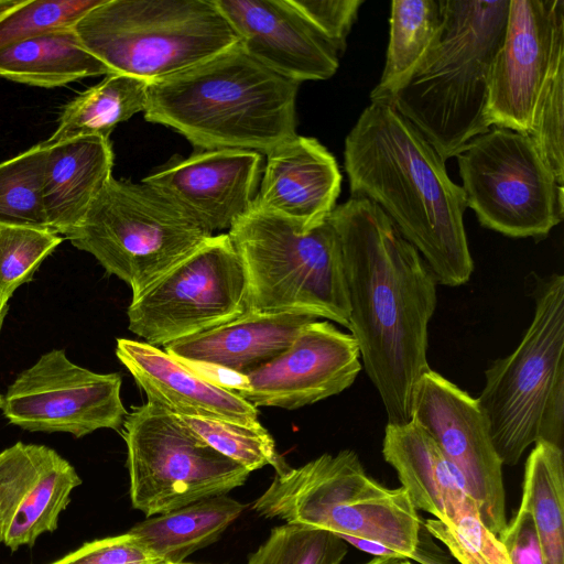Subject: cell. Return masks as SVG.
<instances>
[{
  "label": "cell",
  "instance_id": "cell-1",
  "mask_svg": "<svg viewBox=\"0 0 564 564\" xmlns=\"http://www.w3.org/2000/svg\"><path fill=\"white\" fill-rule=\"evenodd\" d=\"M339 236L348 329L388 423L411 421L412 397L430 369L427 329L436 307L432 271L373 202L351 196L329 215Z\"/></svg>",
  "mask_w": 564,
  "mask_h": 564
},
{
  "label": "cell",
  "instance_id": "cell-2",
  "mask_svg": "<svg viewBox=\"0 0 564 564\" xmlns=\"http://www.w3.org/2000/svg\"><path fill=\"white\" fill-rule=\"evenodd\" d=\"M351 196L373 202L419 251L438 284L458 286L474 270L462 186L425 137L393 107L370 104L345 139Z\"/></svg>",
  "mask_w": 564,
  "mask_h": 564
},
{
  "label": "cell",
  "instance_id": "cell-3",
  "mask_svg": "<svg viewBox=\"0 0 564 564\" xmlns=\"http://www.w3.org/2000/svg\"><path fill=\"white\" fill-rule=\"evenodd\" d=\"M300 84L251 57L240 42L150 82L144 119L174 129L196 149L268 154L296 134Z\"/></svg>",
  "mask_w": 564,
  "mask_h": 564
},
{
  "label": "cell",
  "instance_id": "cell-4",
  "mask_svg": "<svg viewBox=\"0 0 564 564\" xmlns=\"http://www.w3.org/2000/svg\"><path fill=\"white\" fill-rule=\"evenodd\" d=\"M510 0H440L438 33L392 104L446 161L490 129L487 106L492 63Z\"/></svg>",
  "mask_w": 564,
  "mask_h": 564
},
{
  "label": "cell",
  "instance_id": "cell-5",
  "mask_svg": "<svg viewBox=\"0 0 564 564\" xmlns=\"http://www.w3.org/2000/svg\"><path fill=\"white\" fill-rule=\"evenodd\" d=\"M532 322L517 348L486 370L476 399L503 465H516L540 442L563 448L564 276L553 273L534 288Z\"/></svg>",
  "mask_w": 564,
  "mask_h": 564
},
{
  "label": "cell",
  "instance_id": "cell-6",
  "mask_svg": "<svg viewBox=\"0 0 564 564\" xmlns=\"http://www.w3.org/2000/svg\"><path fill=\"white\" fill-rule=\"evenodd\" d=\"M252 509L264 518L373 541L404 560L421 544L422 522L406 491L375 480L349 449L276 474Z\"/></svg>",
  "mask_w": 564,
  "mask_h": 564
},
{
  "label": "cell",
  "instance_id": "cell-7",
  "mask_svg": "<svg viewBox=\"0 0 564 564\" xmlns=\"http://www.w3.org/2000/svg\"><path fill=\"white\" fill-rule=\"evenodd\" d=\"M228 235L245 269L249 312L299 313L348 327L341 245L329 218L304 228L252 203Z\"/></svg>",
  "mask_w": 564,
  "mask_h": 564
},
{
  "label": "cell",
  "instance_id": "cell-8",
  "mask_svg": "<svg viewBox=\"0 0 564 564\" xmlns=\"http://www.w3.org/2000/svg\"><path fill=\"white\" fill-rule=\"evenodd\" d=\"M74 30L111 73L148 83L239 42L214 0H102Z\"/></svg>",
  "mask_w": 564,
  "mask_h": 564
},
{
  "label": "cell",
  "instance_id": "cell-9",
  "mask_svg": "<svg viewBox=\"0 0 564 564\" xmlns=\"http://www.w3.org/2000/svg\"><path fill=\"white\" fill-rule=\"evenodd\" d=\"M210 236L158 188L112 176L65 238L127 283L134 296Z\"/></svg>",
  "mask_w": 564,
  "mask_h": 564
},
{
  "label": "cell",
  "instance_id": "cell-10",
  "mask_svg": "<svg viewBox=\"0 0 564 564\" xmlns=\"http://www.w3.org/2000/svg\"><path fill=\"white\" fill-rule=\"evenodd\" d=\"M121 434L131 505L147 518L227 495L250 474L195 435L177 415L149 401L127 414Z\"/></svg>",
  "mask_w": 564,
  "mask_h": 564
},
{
  "label": "cell",
  "instance_id": "cell-11",
  "mask_svg": "<svg viewBox=\"0 0 564 564\" xmlns=\"http://www.w3.org/2000/svg\"><path fill=\"white\" fill-rule=\"evenodd\" d=\"M455 158L467 207L484 227L542 239L563 220V185L528 134L494 127Z\"/></svg>",
  "mask_w": 564,
  "mask_h": 564
},
{
  "label": "cell",
  "instance_id": "cell-12",
  "mask_svg": "<svg viewBox=\"0 0 564 564\" xmlns=\"http://www.w3.org/2000/svg\"><path fill=\"white\" fill-rule=\"evenodd\" d=\"M248 311L247 279L228 234L213 235L139 294L129 330L153 346L228 323Z\"/></svg>",
  "mask_w": 564,
  "mask_h": 564
},
{
  "label": "cell",
  "instance_id": "cell-13",
  "mask_svg": "<svg viewBox=\"0 0 564 564\" xmlns=\"http://www.w3.org/2000/svg\"><path fill=\"white\" fill-rule=\"evenodd\" d=\"M118 373H98L52 349L18 375L3 394L8 421L30 432L83 437L100 429L119 431L128 414Z\"/></svg>",
  "mask_w": 564,
  "mask_h": 564
},
{
  "label": "cell",
  "instance_id": "cell-14",
  "mask_svg": "<svg viewBox=\"0 0 564 564\" xmlns=\"http://www.w3.org/2000/svg\"><path fill=\"white\" fill-rule=\"evenodd\" d=\"M411 421L432 436L460 474L481 522L499 538L508 523L503 464L477 400L430 368L415 384Z\"/></svg>",
  "mask_w": 564,
  "mask_h": 564
},
{
  "label": "cell",
  "instance_id": "cell-15",
  "mask_svg": "<svg viewBox=\"0 0 564 564\" xmlns=\"http://www.w3.org/2000/svg\"><path fill=\"white\" fill-rule=\"evenodd\" d=\"M564 63V0H510L492 63L487 122L529 134L538 101Z\"/></svg>",
  "mask_w": 564,
  "mask_h": 564
},
{
  "label": "cell",
  "instance_id": "cell-16",
  "mask_svg": "<svg viewBox=\"0 0 564 564\" xmlns=\"http://www.w3.org/2000/svg\"><path fill=\"white\" fill-rule=\"evenodd\" d=\"M361 368L355 338L315 319L283 352L245 375V388L235 393L256 408L295 410L343 392Z\"/></svg>",
  "mask_w": 564,
  "mask_h": 564
},
{
  "label": "cell",
  "instance_id": "cell-17",
  "mask_svg": "<svg viewBox=\"0 0 564 564\" xmlns=\"http://www.w3.org/2000/svg\"><path fill=\"white\" fill-rule=\"evenodd\" d=\"M262 156L240 149L172 156L142 182L158 188L210 234L228 229L252 206Z\"/></svg>",
  "mask_w": 564,
  "mask_h": 564
},
{
  "label": "cell",
  "instance_id": "cell-18",
  "mask_svg": "<svg viewBox=\"0 0 564 564\" xmlns=\"http://www.w3.org/2000/svg\"><path fill=\"white\" fill-rule=\"evenodd\" d=\"M240 44L256 61L301 83L330 78L339 66L334 46L290 0H214Z\"/></svg>",
  "mask_w": 564,
  "mask_h": 564
},
{
  "label": "cell",
  "instance_id": "cell-19",
  "mask_svg": "<svg viewBox=\"0 0 564 564\" xmlns=\"http://www.w3.org/2000/svg\"><path fill=\"white\" fill-rule=\"evenodd\" d=\"M82 480L57 452L18 442L0 453V542L32 546L57 528L59 513Z\"/></svg>",
  "mask_w": 564,
  "mask_h": 564
},
{
  "label": "cell",
  "instance_id": "cell-20",
  "mask_svg": "<svg viewBox=\"0 0 564 564\" xmlns=\"http://www.w3.org/2000/svg\"><path fill=\"white\" fill-rule=\"evenodd\" d=\"M116 355L148 401L177 416L223 420L262 427L257 408L223 388L165 350L144 341L118 338Z\"/></svg>",
  "mask_w": 564,
  "mask_h": 564
},
{
  "label": "cell",
  "instance_id": "cell-21",
  "mask_svg": "<svg viewBox=\"0 0 564 564\" xmlns=\"http://www.w3.org/2000/svg\"><path fill=\"white\" fill-rule=\"evenodd\" d=\"M340 185L335 156L317 139L295 134L267 154L253 204L312 228L329 217Z\"/></svg>",
  "mask_w": 564,
  "mask_h": 564
},
{
  "label": "cell",
  "instance_id": "cell-22",
  "mask_svg": "<svg viewBox=\"0 0 564 564\" xmlns=\"http://www.w3.org/2000/svg\"><path fill=\"white\" fill-rule=\"evenodd\" d=\"M382 455L416 510L448 523L478 512L460 474L432 436L413 421L386 425Z\"/></svg>",
  "mask_w": 564,
  "mask_h": 564
},
{
  "label": "cell",
  "instance_id": "cell-23",
  "mask_svg": "<svg viewBox=\"0 0 564 564\" xmlns=\"http://www.w3.org/2000/svg\"><path fill=\"white\" fill-rule=\"evenodd\" d=\"M299 313L246 312L208 330L175 340L164 350L177 360L247 375L283 352L307 323Z\"/></svg>",
  "mask_w": 564,
  "mask_h": 564
},
{
  "label": "cell",
  "instance_id": "cell-24",
  "mask_svg": "<svg viewBox=\"0 0 564 564\" xmlns=\"http://www.w3.org/2000/svg\"><path fill=\"white\" fill-rule=\"evenodd\" d=\"M44 148L42 196L48 228L65 236L112 177V147L108 138L86 135Z\"/></svg>",
  "mask_w": 564,
  "mask_h": 564
},
{
  "label": "cell",
  "instance_id": "cell-25",
  "mask_svg": "<svg viewBox=\"0 0 564 564\" xmlns=\"http://www.w3.org/2000/svg\"><path fill=\"white\" fill-rule=\"evenodd\" d=\"M110 69L83 45L74 28L52 31L0 50V76L53 88Z\"/></svg>",
  "mask_w": 564,
  "mask_h": 564
},
{
  "label": "cell",
  "instance_id": "cell-26",
  "mask_svg": "<svg viewBox=\"0 0 564 564\" xmlns=\"http://www.w3.org/2000/svg\"><path fill=\"white\" fill-rule=\"evenodd\" d=\"M245 508L238 500L221 495L150 517L129 531L164 563H180L216 542Z\"/></svg>",
  "mask_w": 564,
  "mask_h": 564
},
{
  "label": "cell",
  "instance_id": "cell-27",
  "mask_svg": "<svg viewBox=\"0 0 564 564\" xmlns=\"http://www.w3.org/2000/svg\"><path fill=\"white\" fill-rule=\"evenodd\" d=\"M148 85L126 74L106 75L64 106L55 132L42 144L48 147L86 135L109 139L118 123L144 111Z\"/></svg>",
  "mask_w": 564,
  "mask_h": 564
},
{
  "label": "cell",
  "instance_id": "cell-28",
  "mask_svg": "<svg viewBox=\"0 0 564 564\" xmlns=\"http://www.w3.org/2000/svg\"><path fill=\"white\" fill-rule=\"evenodd\" d=\"M440 0L391 2L386 63L371 104L391 105L430 51L441 25Z\"/></svg>",
  "mask_w": 564,
  "mask_h": 564
},
{
  "label": "cell",
  "instance_id": "cell-29",
  "mask_svg": "<svg viewBox=\"0 0 564 564\" xmlns=\"http://www.w3.org/2000/svg\"><path fill=\"white\" fill-rule=\"evenodd\" d=\"M520 507L530 512L545 564H564L563 448L536 443L525 462Z\"/></svg>",
  "mask_w": 564,
  "mask_h": 564
},
{
  "label": "cell",
  "instance_id": "cell-30",
  "mask_svg": "<svg viewBox=\"0 0 564 564\" xmlns=\"http://www.w3.org/2000/svg\"><path fill=\"white\" fill-rule=\"evenodd\" d=\"M42 143L0 163V224L48 228L42 186Z\"/></svg>",
  "mask_w": 564,
  "mask_h": 564
},
{
  "label": "cell",
  "instance_id": "cell-31",
  "mask_svg": "<svg viewBox=\"0 0 564 564\" xmlns=\"http://www.w3.org/2000/svg\"><path fill=\"white\" fill-rule=\"evenodd\" d=\"M200 440L224 456L245 467L249 473L267 465L276 474L290 466L278 453L270 433L262 427H250L223 420L178 416Z\"/></svg>",
  "mask_w": 564,
  "mask_h": 564
},
{
  "label": "cell",
  "instance_id": "cell-32",
  "mask_svg": "<svg viewBox=\"0 0 564 564\" xmlns=\"http://www.w3.org/2000/svg\"><path fill=\"white\" fill-rule=\"evenodd\" d=\"M348 544L337 534L285 523L271 530L248 564H341Z\"/></svg>",
  "mask_w": 564,
  "mask_h": 564
},
{
  "label": "cell",
  "instance_id": "cell-33",
  "mask_svg": "<svg viewBox=\"0 0 564 564\" xmlns=\"http://www.w3.org/2000/svg\"><path fill=\"white\" fill-rule=\"evenodd\" d=\"M63 240L51 229L0 224V308Z\"/></svg>",
  "mask_w": 564,
  "mask_h": 564
},
{
  "label": "cell",
  "instance_id": "cell-34",
  "mask_svg": "<svg viewBox=\"0 0 564 564\" xmlns=\"http://www.w3.org/2000/svg\"><path fill=\"white\" fill-rule=\"evenodd\" d=\"M102 0H17L0 11V50L32 37L74 28Z\"/></svg>",
  "mask_w": 564,
  "mask_h": 564
},
{
  "label": "cell",
  "instance_id": "cell-35",
  "mask_svg": "<svg viewBox=\"0 0 564 564\" xmlns=\"http://www.w3.org/2000/svg\"><path fill=\"white\" fill-rule=\"evenodd\" d=\"M423 527L460 564H511L503 544L481 522L478 512L466 513L455 523L430 518Z\"/></svg>",
  "mask_w": 564,
  "mask_h": 564
},
{
  "label": "cell",
  "instance_id": "cell-36",
  "mask_svg": "<svg viewBox=\"0 0 564 564\" xmlns=\"http://www.w3.org/2000/svg\"><path fill=\"white\" fill-rule=\"evenodd\" d=\"M528 135L558 183L564 185V63L546 82Z\"/></svg>",
  "mask_w": 564,
  "mask_h": 564
},
{
  "label": "cell",
  "instance_id": "cell-37",
  "mask_svg": "<svg viewBox=\"0 0 564 564\" xmlns=\"http://www.w3.org/2000/svg\"><path fill=\"white\" fill-rule=\"evenodd\" d=\"M51 564H165L139 536L127 533L95 540Z\"/></svg>",
  "mask_w": 564,
  "mask_h": 564
},
{
  "label": "cell",
  "instance_id": "cell-38",
  "mask_svg": "<svg viewBox=\"0 0 564 564\" xmlns=\"http://www.w3.org/2000/svg\"><path fill=\"white\" fill-rule=\"evenodd\" d=\"M295 9L328 41L338 54L357 18L362 0H290Z\"/></svg>",
  "mask_w": 564,
  "mask_h": 564
},
{
  "label": "cell",
  "instance_id": "cell-39",
  "mask_svg": "<svg viewBox=\"0 0 564 564\" xmlns=\"http://www.w3.org/2000/svg\"><path fill=\"white\" fill-rule=\"evenodd\" d=\"M511 564H545L542 545L529 511L519 507L499 535Z\"/></svg>",
  "mask_w": 564,
  "mask_h": 564
},
{
  "label": "cell",
  "instance_id": "cell-40",
  "mask_svg": "<svg viewBox=\"0 0 564 564\" xmlns=\"http://www.w3.org/2000/svg\"><path fill=\"white\" fill-rule=\"evenodd\" d=\"M400 561L403 560H394V558H387V557H372L366 563L362 564H399Z\"/></svg>",
  "mask_w": 564,
  "mask_h": 564
},
{
  "label": "cell",
  "instance_id": "cell-41",
  "mask_svg": "<svg viewBox=\"0 0 564 564\" xmlns=\"http://www.w3.org/2000/svg\"><path fill=\"white\" fill-rule=\"evenodd\" d=\"M17 0H0V11L14 4Z\"/></svg>",
  "mask_w": 564,
  "mask_h": 564
},
{
  "label": "cell",
  "instance_id": "cell-42",
  "mask_svg": "<svg viewBox=\"0 0 564 564\" xmlns=\"http://www.w3.org/2000/svg\"><path fill=\"white\" fill-rule=\"evenodd\" d=\"M399 564H411L408 560L400 561Z\"/></svg>",
  "mask_w": 564,
  "mask_h": 564
},
{
  "label": "cell",
  "instance_id": "cell-43",
  "mask_svg": "<svg viewBox=\"0 0 564 564\" xmlns=\"http://www.w3.org/2000/svg\"><path fill=\"white\" fill-rule=\"evenodd\" d=\"M165 564H194V563L180 562V563H165Z\"/></svg>",
  "mask_w": 564,
  "mask_h": 564
}]
</instances>
